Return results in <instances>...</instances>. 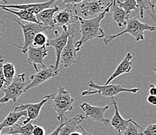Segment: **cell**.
I'll return each instance as SVG.
<instances>
[{
    "label": "cell",
    "instance_id": "1",
    "mask_svg": "<svg viewBox=\"0 0 156 135\" xmlns=\"http://www.w3.org/2000/svg\"><path fill=\"white\" fill-rule=\"evenodd\" d=\"M113 1V0H110L103 12L96 17L85 20L80 16H78V20L80 23L79 32H80L81 38L80 40L75 42L76 52H79L82 46L88 41L94 39H103L105 37L106 35H105L104 31L100 27V22L104 18L105 15L110 12Z\"/></svg>",
    "mask_w": 156,
    "mask_h": 135
},
{
    "label": "cell",
    "instance_id": "2",
    "mask_svg": "<svg viewBox=\"0 0 156 135\" xmlns=\"http://www.w3.org/2000/svg\"><path fill=\"white\" fill-rule=\"evenodd\" d=\"M145 31L154 32V31H155V27L151 26V25L144 23H141V21H139L137 19L131 17L130 15L127 18V20H126L125 29L122 31V32L117 34L105 36V37L103 38V42H104L105 45H108L110 44V42H111L113 40L116 39V38L121 36V35L125 34H128L134 37L136 41H144V33Z\"/></svg>",
    "mask_w": 156,
    "mask_h": 135
},
{
    "label": "cell",
    "instance_id": "3",
    "mask_svg": "<svg viewBox=\"0 0 156 135\" xmlns=\"http://www.w3.org/2000/svg\"><path fill=\"white\" fill-rule=\"evenodd\" d=\"M52 105L53 109L57 113V119L62 123L68 112L73 110L74 99L70 93L64 88L59 87L58 92L49 100Z\"/></svg>",
    "mask_w": 156,
    "mask_h": 135
},
{
    "label": "cell",
    "instance_id": "4",
    "mask_svg": "<svg viewBox=\"0 0 156 135\" xmlns=\"http://www.w3.org/2000/svg\"><path fill=\"white\" fill-rule=\"evenodd\" d=\"M89 89L83 91L82 92V96H88L91 95L99 94L100 96L113 98V96L120 94L121 92H130V93H136L138 92V88H133V89H126L120 85L116 84H109V85H103L100 86L95 82H88Z\"/></svg>",
    "mask_w": 156,
    "mask_h": 135
},
{
    "label": "cell",
    "instance_id": "5",
    "mask_svg": "<svg viewBox=\"0 0 156 135\" xmlns=\"http://www.w3.org/2000/svg\"><path fill=\"white\" fill-rule=\"evenodd\" d=\"M26 77L27 75L25 73L16 75L9 86L2 89L4 96L0 99V104H5L10 100L13 103L16 102L18 98L20 97L25 92V87L27 86Z\"/></svg>",
    "mask_w": 156,
    "mask_h": 135
},
{
    "label": "cell",
    "instance_id": "6",
    "mask_svg": "<svg viewBox=\"0 0 156 135\" xmlns=\"http://www.w3.org/2000/svg\"><path fill=\"white\" fill-rule=\"evenodd\" d=\"M14 20L21 27V28H22L23 34L24 41L23 44L22 46H19V45L16 44H13V46L19 48L23 54H26L27 51V48H29L30 46H32L33 41H34V38L36 36L37 34H38V33L40 32H44V31L51 30L50 28L42 26L41 24L30 22H27L25 24H23L22 23H21V21L19 20L14 19Z\"/></svg>",
    "mask_w": 156,
    "mask_h": 135
},
{
    "label": "cell",
    "instance_id": "7",
    "mask_svg": "<svg viewBox=\"0 0 156 135\" xmlns=\"http://www.w3.org/2000/svg\"><path fill=\"white\" fill-rule=\"evenodd\" d=\"M55 38L51 40H48L46 44V47H52L55 51V55H56V61L54 65L55 69L56 71L58 70L59 61H60V55L62 50L67 44L68 38L71 35H75V30L72 27H69L67 30H62L61 34H58V31H55Z\"/></svg>",
    "mask_w": 156,
    "mask_h": 135
},
{
    "label": "cell",
    "instance_id": "8",
    "mask_svg": "<svg viewBox=\"0 0 156 135\" xmlns=\"http://www.w3.org/2000/svg\"><path fill=\"white\" fill-rule=\"evenodd\" d=\"M78 12L76 5H66L64 9L58 11L54 16L55 27H61L63 30H67L71 24L78 21Z\"/></svg>",
    "mask_w": 156,
    "mask_h": 135
},
{
    "label": "cell",
    "instance_id": "9",
    "mask_svg": "<svg viewBox=\"0 0 156 135\" xmlns=\"http://www.w3.org/2000/svg\"><path fill=\"white\" fill-rule=\"evenodd\" d=\"M58 72L59 71L55 70L54 65H50L48 67L44 66L42 67V69H37L36 74H33L30 75V79L31 82L27 84V86L25 87V92L41 85L42 83L47 82L52 78L56 77L57 75H58Z\"/></svg>",
    "mask_w": 156,
    "mask_h": 135
},
{
    "label": "cell",
    "instance_id": "10",
    "mask_svg": "<svg viewBox=\"0 0 156 135\" xmlns=\"http://www.w3.org/2000/svg\"><path fill=\"white\" fill-rule=\"evenodd\" d=\"M54 94L48 95L44 99H42L41 102L37 103H26V104H22L21 106H16L14 108V111H23L26 110L27 111V118L26 120H23V124H26L29 122L36 120L39 116L41 108L46 103L49 102L50 99L53 97Z\"/></svg>",
    "mask_w": 156,
    "mask_h": 135
},
{
    "label": "cell",
    "instance_id": "11",
    "mask_svg": "<svg viewBox=\"0 0 156 135\" xmlns=\"http://www.w3.org/2000/svg\"><path fill=\"white\" fill-rule=\"evenodd\" d=\"M80 107L86 114V118H89L93 121L103 123L106 126L110 123V120L104 116L105 113L109 109V106H95L85 102L80 105Z\"/></svg>",
    "mask_w": 156,
    "mask_h": 135
},
{
    "label": "cell",
    "instance_id": "12",
    "mask_svg": "<svg viewBox=\"0 0 156 135\" xmlns=\"http://www.w3.org/2000/svg\"><path fill=\"white\" fill-rule=\"evenodd\" d=\"M74 37H75V35H71L69 37L67 44L61 53L59 65L62 64L65 68H68L76 63L77 52L75 46Z\"/></svg>",
    "mask_w": 156,
    "mask_h": 135
},
{
    "label": "cell",
    "instance_id": "13",
    "mask_svg": "<svg viewBox=\"0 0 156 135\" xmlns=\"http://www.w3.org/2000/svg\"><path fill=\"white\" fill-rule=\"evenodd\" d=\"M105 2L103 0H94V1H83L81 4V13L83 17L92 19L98 16L105 9Z\"/></svg>",
    "mask_w": 156,
    "mask_h": 135
},
{
    "label": "cell",
    "instance_id": "14",
    "mask_svg": "<svg viewBox=\"0 0 156 135\" xmlns=\"http://www.w3.org/2000/svg\"><path fill=\"white\" fill-rule=\"evenodd\" d=\"M57 0H49L44 2L41 3H29V4H16V5H8V4H3L0 5V8H7V9H16L18 10H25L31 13L37 15L40 12L43 11L44 9L50 8L52 4L55 3Z\"/></svg>",
    "mask_w": 156,
    "mask_h": 135
},
{
    "label": "cell",
    "instance_id": "15",
    "mask_svg": "<svg viewBox=\"0 0 156 135\" xmlns=\"http://www.w3.org/2000/svg\"><path fill=\"white\" fill-rule=\"evenodd\" d=\"M27 53L28 54L27 62L30 65L34 67L35 70H37V65H41L42 67L45 66L44 65V59L48 55V50L46 46L39 47V48H35V47L30 46L27 48Z\"/></svg>",
    "mask_w": 156,
    "mask_h": 135
},
{
    "label": "cell",
    "instance_id": "16",
    "mask_svg": "<svg viewBox=\"0 0 156 135\" xmlns=\"http://www.w3.org/2000/svg\"><path fill=\"white\" fill-rule=\"evenodd\" d=\"M86 119L83 114H78L72 118L65 117L63 124L61 127L58 135H70L79 129V125Z\"/></svg>",
    "mask_w": 156,
    "mask_h": 135
},
{
    "label": "cell",
    "instance_id": "17",
    "mask_svg": "<svg viewBox=\"0 0 156 135\" xmlns=\"http://www.w3.org/2000/svg\"><path fill=\"white\" fill-rule=\"evenodd\" d=\"M111 101H112V103H113V106H114V109H115L114 115H113L111 120H110V122H111V125L117 133H119L120 134H122L123 132L125 131V130H127L129 123L132 121L133 120L132 119L125 120V119H124V118L122 117L121 115L120 114L118 108H117V103H116L115 99H113V97L111 98Z\"/></svg>",
    "mask_w": 156,
    "mask_h": 135
},
{
    "label": "cell",
    "instance_id": "18",
    "mask_svg": "<svg viewBox=\"0 0 156 135\" xmlns=\"http://www.w3.org/2000/svg\"><path fill=\"white\" fill-rule=\"evenodd\" d=\"M58 11V7L55 5L54 8H48L40 12L37 15H36L37 19L41 25L50 28V29H53L55 27L54 23V16Z\"/></svg>",
    "mask_w": 156,
    "mask_h": 135
},
{
    "label": "cell",
    "instance_id": "19",
    "mask_svg": "<svg viewBox=\"0 0 156 135\" xmlns=\"http://www.w3.org/2000/svg\"><path fill=\"white\" fill-rule=\"evenodd\" d=\"M131 59H132V55L128 52L125 58L122 60L117 67V69H115L113 73L110 75V77L109 79L106 81L105 85H109L113 79H115L117 77H119L120 75H124L125 73H128L130 72L131 69H132V63H131Z\"/></svg>",
    "mask_w": 156,
    "mask_h": 135
},
{
    "label": "cell",
    "instance_id": "20",
    "mask_svg": "<svg viewBox=\"0 0 156 135\" xmlns=\"http://www.w3.org/2000/svg\"><path fill=\"white\" fill-rule=\"evenodd\" d=\"M138 7V12L140 13V17H144V12H147L154 23H156L155 20V12H154V4L151 0H135Z\"/></svg>",
    "mask_w": 156,
    "mask_h": 135
},
{
    "label": "cell",
    "instance_id": "21",
    "mask_svg": "<svg viewBox=\"0 0 156 135\" xmlns=\"http://www.w3.org/2000/svg\"><path fill=\"white\" fill-rule=\"evenodd\" d=\"M27 116L26 110H23V111H11L8 114V116L0 123V133L2 129L7 128V127H11L14 126L16 123H17L18 120L22 118L23 116Z\"/></svg>",
    "mask_w": 156,
    "mask_h": 135
},
{
    "label": "cell",
    "instance_id": "22",
    "mask_svg": "<svg viewBox=\"0 0 156 135\" xmlns=\"http://www.w3.org/2000/svg\"><path fill=\"white\" fill-rule=\"evenodd\" d=\"M110 9H112V10H113V15H112L113 20L117 23L119 27L125 26L127 18L130 15H127L121 8L117 6L115 0L113 1V4H112V6Z\"/></svg>",
    "mask_w": 156,
    "mask_h": 135
},
{
    "label": "cell",
    "instance_id": "23",
    "mask_svg": "<svg viewBox=\"0 0 156 135\" xmlns=\"http://www.w3.org/2000/svg\"><path fill=\"white\" fill-rule=\"evenodd\" d=\"M0 10H4L5 12H9L10 13H12L13 15H16L18 17L17 20H24L27 22L30 23H34L40 24L37 19L36 15L31 13V12H27L25 10H19V11H14L12 9H7V8H0Z\"/></svg>",
    "mask_w": 156,
    "mask_h": 135
},
{
    "label": "cell",
    "instance_id": "24",
    "mask_svg": "<svg viewBox=\"0 0 156 135\" xmlns=\"http://www.w3.org/2000/svg\"><path fill=\"white\" fill-rule=\"evenodd\" d=\"M33 121L29 122V123H26V124H18L16 123L14 126H11L9 129V134L12 135H32L33 129H34V126L33 125Z\"/></svg>",
    "mask_w": 156,
    "mask_h": 135
},
{
    "label": "cell",
    "instance_id": "25",
    "mask_svg": "<svg viewBox=\"0 0 156 135\" xmlns=\"http://www.w3.org/2000/svg\"><path fill=\"white\" fill-rule=\"evenodd\" d=\"M2 72H3L4 78H5V85L4 87H6L12 82L14 77L16 76V69L13 64L7 62L2 65ZM3 87V88H4ZM2 88V89H3Z\"/></svg>",
    "mask_w": 156,
    "mask_h": 135
},
{
    "label": "cell",
    "instance_id": "26",
    "mask_svg": "<svg viewBox=\"0 0 156 135\" xmlns=\"http://www.w3.org/2000/svg\"><path fill=\"white\" fill-rule=\"evenodd\" d=\"M115 2L117 6L121 8L127 15H130V12L132 11H135V12L138 11V7H137L135 0H123V1L115 0Z\"/></svg>",
    "mask_w": 156,
    "mask_h": 135
},
{
    "label": "cell",
    "instance_id": "27",
    "mask_svg": "<svg viewBox=\"0 0 156 135\" xmlns=\"http://www.w3.org/2000/svg\"><path fill=\"white\" fill-rule=\"evenodd\" d=\"M48 41V38L47 35L44 32H40L37 34L36 36L34 38L32 46L35 48H39V47L46 46V44Z\"/></svg>",
    "mask_w": 156,
    "mask_h": 135
},
{
    "label": "cell",
    "instance_id": "28",
    "mask_svg": "<svg viewBox=\"0 0 156 135\" xmlns=\"http://www.w3.org/2000/svg\"><path fill=\"white\" fill-rule=\"evenodd\" d=\"M139 130H142L141 126H139L135 121L132 120L129 123L127 130L123 132L122 135H140Z\"/></svg>",
    "mask_w": 156,
    "mask_h": 135
},
{
    "label": "cell",
    "instance_id": "29",
    "mask_svg": "<svg viewBox=\"0 0 156 135\" xmlns=\"http://www.w3.org/2000/svg\"><path fill=\"white\" fill-rule=\"evenodd\" d=\"M141 135H156V124H149L146 127L145 130L141 133Z\"/></svg>",
    "mask_w": 156,
    "mask_h": 135
},
{
    "label": "cell",
    "instance_id": "30",
    "mask_svg": "<svg viewBox=\"0 0 156 135\" xmlns=\"http://www.w3.org/2000/svg\"><path fill=\"white\" fill-rule=\"evenodd\" d=\"M4 58L3 57L0 55V91L2 89L5 85V78L3 75V72H2V65H3Z\"/></svg>",
    "mask_w": 156,
    "mask_h": 135
},
{
    "label": "cell",
    "instance_id": "31",
    "mask_svg": "<svg viewBox=\"0 0 156 135\" xmlns=\"http://www.w3.org/2000/svg\"><path fill=\"white\" fill-rule=\"evenodd\" d=\"M32 135H45V130L41 126H34Z\"/></svg>",
    "mask_w": 156,
    "mask_h": 135
},
{
    "label": "cell",
    "instance_id": "32",
    "mask_svg": "<svg viewBox=\"0 0 156 135\" xmlns=\"http://www.w3.org/2000/svg\"><path fill=\"white\" fill-rule=\"evenodd\" d=\"M63 5H76L77 4L80 3V2H83V1H86V0H62Z\"/></svg>",
    "mask_w": 156,
    "mask_h": 135
},
{
    "label": "cell",
    "instance_id": "33",
    "mask_svg": "<svg viewBox=\"0 0 156 135\" xmlns=\"http://www.w3.org/2000/svg\"><path fill=\"white\" fill-rule=\"evenodd\" d=\"M5 24L2 20H0V37L3 35L5 31Z\"/></svg>",
    "mask_w": 156,
    "mask_h": 135
},
{
    "label": "cell",
    "instance_id": "34",
    "mask_svg": "<svg viewBox=\"0 0 156 135\" xmlns=\"http://www.w3.org/2000/svg\"><path fill=\"white\" fill-rule=\"evenodd\" d=\"M147 103H150V104L153 105V106H155L156 105L155 96H151V95H149V96H147Z\"/></svg>",
    "mask_w": 156,
    "mask_h": 135
},
{
    "label": "cell",
    "instance_id": "35",
    "mask_svg": "<svg viewBox=\"0 0 156 135\" xmlns=\"http://www.w3.org/2000/svg\"><path fill=\"white\" fill-rule=\"evenodd\" d=\"M149 95H151V96H155L156 95V86L154 84H150L149 85Z\"/></svg>",
    "mask_w": 156,
    "mask_h": 135
},
{
    "label": "cell",
    "instance_id": "36",
    "mask_svg": "<svg viewBox=\"0 0 156 135\" xmlns=\"http://www.w3.org/2000/svg\"><path fill=\"white\" fill-rule=\"evenodd\" d=\"M62 124H63V122H62V123H60L59 126H57V128L55 129V130H54V131L52 132V133H49V134H48V135H58L59 131H60L61 127H62Z\"/></svg>",
    "mask_w": 156,
    "mask_h": 135
},
{
    "label": "cell",
    "instance_id": "37",
    "mask_svg": "<svg viewBox=\"0 0 156 135\" xmlns=\"http://www.w3.org/2000/svg\"><path fill=\"white\" fill-rule=\"evenodd\" d=\"M79 129H80L81 131H82V135H93L92 133H89V131H87V130H85L83 127H82V126H79Z\"/></svg>",
    "mask_w": 156,
    "mask_h": 135
},
{
    "label": "cell",
    "instance_id": "38",
    "mask_svg": "<svg viewBox=\"0 0 156 135\" xmlns=\"http://www.w3.org/2000/svg\"><path fill=\"white\" fill-rule=\"evenodd\" d=\"M70 135H82V133H79V132H78V131H75V132H73V133H71Z\"/></svg>",
    "mask_w": 156,
    "mask_h": 135
},
{
    "label": "cell",
    "instance_id": "39",
    "mask_svg": "<svg viewBox=\"0 0 156 135\" xmlns=\"http://www.w3.org/2000/svg\"><path fill=\"white\" fill-rule=\"evenodd\" d=\"M0 1H2V2H3L4 4H7V1H6V0H0Z\"/></svg>",
    "mask_w": 156,
    "mask_h": 135
},
{
    "label": "cell",
    "instance_id": "40",
    "mask_svg": "<svg viewBox=\"0 0 156 135\" xmlns=\"http://www.w3.org/2000/svg\"><path fill=\"white\" fill-rule=\"evenodd\" d=\"M1 135V134H0ZM2 135H12V134H2Z\"/></svg>",
    "mask_w": 156,
    "mask_h": 135
},
{
    "label": "cell",
    "instance_id": "41",
    "mask_svg": "<svg viewBox=\"0 0 156 135\" xmlns=\"http://www.w3.org/2000/svg\"><path fill=\"white\" fill-rule=\"evenodd\" d=\"M119 1H123V0H119Z\"/></svg>",
    "mask_w": 156,
    "mask_h": 135
},
{
    "label": "cell",
    "instance_id": "42",
    "mask_svg": "<svg viewBox=\"0 0 156 135\" xmlns=\"http://www.w3.org/2000/svg\"><path fill=\"white\" fill-rule=\"evenodd\" d=\"M140 135H141V133H140Z\"/></svg>",
    "mask_w": 156,
    "mask_h": 135
}]
</instances>
